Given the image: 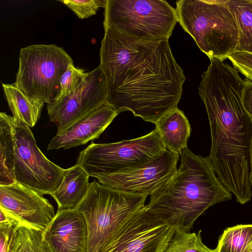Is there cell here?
<instances>
[{"label":"cell","instance_id":"obj_1","mask_svg":"<svg viewBox=\"0 0 252 252\" xmlns=\"http://www.w3.org/2000/svg\"><path fill=\"white\" fill-rule=\"evenodd\" d=\"M107 102L154 124L178 107L186 77L168 40L135 38L104 29L99 52Z\"/></svg>","mask_w":252,"mask_h":252},{"label":"cell","instance_id":"obj_2","mask_svg":"<svg viewBox=\"0 0 252 252\" xmlns=\"http://www.w3.org/2000/svg\"><path fill=\"white\" fill-rule=\"evenodd\" d=\"M198 94L210 123L213 168L223 186L241 204L252 197L249 148L252 123L242 100L244 80L220 59H210Z\"/></svg>","mask_w":252,"mask_h":252},{"label":"cell","instance_id":"obj_3","mask_svg":"<svg viewBox=\"0 0 252 252\" xmlns=\"http://www.w3.org/2000/svg\"><path fill=\"white\" fill-rule=\"evenodd\" d=\"M173 176L150 195L146 205L189 232L196 219L210 207L229 200L232 193L215 173L209 156L196 155L188 147Z\"/></svg>","mask_w":252,"mask_h":252},{"label":"cell","instance_id":"obj_4","mask_svg":"<svg viewBox=\"0 0 252 252\" xmlns=\"http://www.w3.org/2000/svg\"><path fill=\"white\" fill-rule=\"evenodd\" d=\"M178 22L210 59L224 61L235 52L237 26L227 0H179Z\"/></svg>","mask_w":252,"mask_h":252},{"label":"cell","instance_id":"obj_5","mask_svg":"<svg viewBox=\"0 0 252 252\" xmlns=\"http://www.w3.org/2000/svg\"><path fill=\"white\" fill-rule=\"evenodd\" d=\"M147 195L112 189L96 180L76 207L87 228L86 252H100L112 235L130 215L144 206Z\"/></svg>","mask_w":252,"mask_h":252},{"label":"cell","instance_id":"obj_6","mask_svg":"<svg viewBox=\"0 0 252 252\" xmlns=\"http://www.w3.org/2000/svg\"><path fill=\"white\" fill-rule=\"evenodd\" d=\"M104 8V29L143 40H168L178 22L164 0H106Z\"/></svg>","mask_w":252,"mask_h":252},{"label":"cell","instance_id":"obj_7","mask_svg":"<svg viewBox=\"0 0 252 252\" xmlns=\"http://www.w3.org/2000/svg\"><path fill=\"white\" fill-rule=\"evenodd\" d=\"M71 57L55 44H32L20 49L15 84L33 103L55 102L61 92V78Z\"/></svg>","mask_w":252,"mask_h":252},{"label":"cell","instance_id":"obj_8","mask_svg":"<svg viewBox=\"0 0 252 252\" xmlns=\"http://www.w3.org/2000/svg\"><path fill=\"white\" fill-rule=\"evenodd\" d=\"M166 150L155 128L149 133L132 139L111 143H93L80 153L76 164L94 177L145 164Z\"/></svg>","mask_w":252,"mask_h":252},{"label":"cell","instance_id":"obj_9","mask_svg":"<svg viewBox=\"0 0 252 252\" xmlns=\"http://www.w3.org/2000/svg\"><path fill=\"white\" fill-rule=\"evenodd\" d=\"M178 227L145 205L124 220L100 252H163Z\"/></svg>","mask_w":252,"mask_h":252},{"label":"cell","instance_id":"obj_10","mask_svg":"<svg viewBox=\"0 0 252 252\" xmlns=\"http://www.w3.org/2000/svg\"><path fill=\"white\" fill-rule=\"evenodd\" d=\"M13 137L16 182L50 195L62 183L65 169L49 160L37 146L30 127L15 119Z\"/></svg>","mask_w":252,"mask_h":252},{"label":"cell","instance_id":"obj_11","mask_svg":"<svg viewBox=\"0 0 252 252\" xmlns=\"http://www.w3.org/2000/svg\"><path fill=\"white\" fill-rule=\"evenodd\" d=\"M105 75L99 65L88 72L86 79L74 91L47 104L51 122L57 126L56 134L65 131L75 122L107 102Z\"/></svg>","mask_w":252,"mask_h":252},{"label":"cell","instance_id":"obj_12","mask_svg":"<svg viewBox=\"0 0 252 252\" xmlns=\"http://www.w3.org/2000/svg\"><path fill=\"white\" fill-rule=\"evenodd\" d=\"M179 155L166 150L140 166L107 175L95 176L100 183L123 191L151 195L176 172Z\"/></svg>","mask_w":252,"mask_h":252},{"label":"cell","instance_id":"obj_13","mask_svg":"<svg viewBox=\"0 0 252 252\" xmlns=\"http://www.w3.org/2000/svg\"><path fill=\"white\" fill-rule=\"evenodd\" d=\"M0 206L23 224L44 231L55 217L54 207L42 194L19 183L0 186Z\"/></svg>","mask_w":252,"mask_h":252},{"label":"cell","instance_id":"obj_14","mask_svg":"<svg viewBox=\"0 0 252 252\" xmlns=\"http://www.w3.org/2000/svg\"><path fill=\"white\" fill-rule=\"evenodd\" d=\"M51 252H86L87 228L83 215L76 209L57 211L43 231Z\"/></svg>","mask_w":252,"mask_h":252},{"label":"cell","instance_id":"obj_15","mask_svg":"<svg viewBox=\"0 0 252 252\" xmlns=\"http://www.w3.org/2000/svg\"><path fill=\"white\" fill-rule=\"evenodd\" d=\"M113 106L105 102L51 140L47 150L64 149L87 144L98 138L118 115Z\"/></svg>","mask_w":252,"mask_h":252},{"label":"cell","instance_id":"obj_16","mask_svg":"<svg viewBox=\"0 0 252 252\" xmlns=\"http://www.w3.org/2000/svg\"><path fill=\"white\" fill-rule=\"evenodd\" d=\"M89 175L80 166L65 169L62 183L50 195L58 204V211L75 209L88 193Z\"/></svg>","mask_w":252,"mask_h":252},{"label":"cell","instance_id":"obj_17","mask_svg":"<svg viewBox=\"0 0 252 252\" xmlns=\"http://www.w3.org/2000/svg\"><path fill=\"white\" fill-rule=\"evenodd\" d=\"M167 150L180 155L187 147L191 127L184 112L178 107L168 112L155 124Z\"/></svg>","mask_w":252,"mask_h":252},{"label":"cell","instance_id":"obj_18","mask_svg":"<svg viewBox=\"0 0 252 252\" xmlns=\"http://www.w3.org/2000/svg\"><path fill=\"white\" fill-rule=\"evenodd\" d=\"M13 117L0 113V186L16 182Z\"/></svg>","mask_w":252,"mask_h":252},{"label":"cell","instance_id":"obj_19","mask_svg":"<svg viewBox=\"0 0 252 252\" xmlns=\"http://www.w3.org/2000/svg\"><path fill=\"white\" fill-rule=\"evenodd\" d=\"M2 88L14 119L29 127H33L40 118L44 105L32 102L15 83H2Z\"/></svg>","mask_w":252,"mask_h":252},{"label":"cell","instance_id":"obj_20","mask_svg":"<svg viewBox=\"0 0 252 252\" xmlns=\"http://www.w3.org/2000/svg\"><path fill=\"white\" fill-rule=\"evenodd\" d=\"M238 33L236 51L252 53V0H227Z\"/></svg>","mask_w":252,"mask_h":252},{"label":"cell","instance_id":"obj_21","mask_svg":"<svg viewBox=\"0 0 252 252\" xmlns=\"http://www.w3.org/2000/svg\"><path fill=\"white\" fill-rule=\"evenodd\" d=\"M252 245V224H239L225 229L216 252H250Z\"/></svg>","mask_w":252,"mask_h":252},{"label":"cell","instance_id":"obj_22","mask_svg":"<svg viewBox=\"0 0 252 252\" xmlns=\"http://www.w3.org/2000/svg\"><path fill=\"white\" fill-rule=\"evenodd\" d=\"M7 252H51L44 241L43 231L22 224L16 230Z\"/></svg>","mask_w":252,"mask_h":252},{"label":"cell","instance_id":"obj_23","mask_svg":"<svg viewBox=\"0 0 252 252\" xmlns=\"http://www.w3.org/2000/svg\"><path fill=\"white\" fill-rule=\"evenodd\" d=\"M201 232H187L178 227L163 252H216L203 244Z\"/></svg>","mask_w":252,"mask_h":252},{"label":"cell","instance_id":"obj_24","mask_svg":"<svg viewBox=\"0 0 252 252\" xmlns=\"http://www.w3.org/2000/svg\"><path fill=\"white\" fill-rule=\"evenodd\" d=\"M88 73L83 69L76 67L73 63L69 64L61 77V92L58 99L76 89L86 79Z\"/></svg>","mask_w":252,"mask_h":252},{"label":"cell","instance_id":"obj_25","mask_svg":"<svg viewBox=\"0 0 252 252\" xmlns=\"http://www.w3.org/2000/svg\"><path fill=\"white\" fill-rule=\"evenodd\" d=\"M63 3L80 19L95 15L99 7H104L106 0H62Z\"/></svg>","mask_w":252,"mask_h":252},{"label":"cell","instance_id":"obj_26","mask_svg":"<svg viewBox=\"0 0 252 252\" xmlns=\"http://www.w3.org/2000/svg\"><path fill=\"white\" fill-rule=\"evenodd\" d=\"M228 59L238 72L252 81V53L236 51Z\"/></svg>","mask_w":252,"mask_h":252},{"label":"cell","instance_id":"obj_27","mask_svg":"<svg viewBox=\"0 0 252 252\" xmlns=\"http://www.w3.org/2000/svg\"><path fill=\"white\" fill-rule=\"evenodd\" d=\"M19 226H0V252H8L14 233Z\"/></svg>","mask_w":252,"mask_h":252},{"label":"cell","instance_id":"obj_28","mask_svg":"<svg viewBox=\"0 0 252 252\" xmlns=\"http://www.w3.org/2000/svg\"><path fill=\"white\" fill-rule=\"evenodd\" d=\"M242 100L244 108L252 123V81L244 80Z\"/></svg>","mask_w":252,"mask_h":252},{"label":"cell","instance_id":"obj_29","mask_svg":"<svg viewBox=\"0 0 252 252\" xmlns=\"http://www.w3.org/2000/svg\"><path fill=\"white\" fill-rule=\"evenodd\" d=\"M249 158L250 164V179L251 183L252 184V137L251 139L249 148Z\"/></svg>","mask_w":252,"mask_h":252},{"label":"cell","instance_id":"obj_30","mask_svg":"<svg viewBox=\"0 0 252 252\" xmlns=\"http://www.w3.org/2000/svg\"><path fill=\"white\" fill-rule=\"evenodd\" d=\"M250 252H252V247H251V250H250Z\"/></svg>","mask_w":252,"mask_h":252}]
</instances>
